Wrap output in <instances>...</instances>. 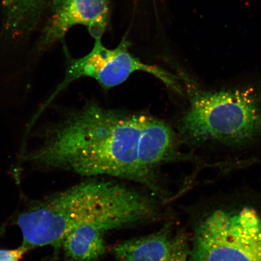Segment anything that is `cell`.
Wrapping results in <instances>:
<instances>
[{"mask_svg":"<svg viewBox=\"0 0 261 261\" xmlns=\"http://www.w3.org/2000/svg\"><path fill=\"white\" fill-rule=\"evenodd\" d=\"M189 101L178 124L181 142L228 150L261 144V88L194 89Z\"/></svg>","mask_w":261,"mask_h":261,"instance_id":"7a4b0ae2","label":"cell"},{"mask_svg":"<svg viewBox=\"0 0 261 261\" xmlns=\"http://www.w3.org/2000/svg\"><path fill=\"white\" fill-rule=\"evenodd\" d=\"M150 115L87 103L59 124L31 161L87 177H107L138 182L166 201L161 179L142 163V143Z\"/></svg>","mask_w":261,"mask_h":261,"instance_id":"6da1fadb","label":"cell"},{"mask_svg":"<svg viewBox=\"0 0 261 261\" xmlns=\"http://www.w3.org/2000/svg\"><path fill=\"white\" fill-rule=\"evenodd\" d=\"M170 261H192L188 238L182 231L175 234Z\"/></svg>","mask_w":261,"mask_h":261,"instance_id":"30bf717a","label":"cell"},{"mask_svg":"<svg viewBox=\"0 0 261 261\" xmlns=\"http://www.w3.org/2000/svg\"><path fill=\"white\" fill-rule=\"evenodd\" d=\"M174 236L169 221L154 233L117 244L113 253L119 261H170Z\"/></svg>","mask_w":261,"mask_h":261,"instance_id":"ba28073f","label":"cell"},{"mask_svg":"<svg viewBox=\"0 0 261 261\" xmlns=\"http://www.w3.org/2000/svg\"><path fill=\"white\" fill-rule=\"evenodd\" d=\"M48 0H2L5 30L10 38L24 37L37 25Z\"/></svg>","mask_w":261,"mask_h":261,"instance_id":"9c48e42d","label":"cell"},{"mask_svg":"<svg viewBox=\"0 0 261 261\" xmlns=\"http://www.w3.org/2000/svg\"><path fill=\"white\" fill-rule=\"evenodd\" d=\"M28 251L22 245L14 249H1L0 261H20Z\"/></svg>","mask_w":261,"mask_h":261,"instance_id":"8fae6325","label":"cell"},{"mask_svg":"<svg viewBox=\"0 0 261 261\" xmlns=\"http://www.w3.org/2000/svg\"><path fill=\"white\" fill-rule=\"evenodd\" d=\"M154 196L117 182L105 201L74 226L61 244L69 261H96L106 252L105 238L112 231L149 223L161 210Z\"/></svg>","mask_w":261,"mask_h":261,"instance_id":"3957f363","label":"cell"},{"mask_svg":"<svg viewBox=\"0 0 261 261\" xmlns=\"http://www.w3.org/2000/svg\"><path fill=\"white\" fill-rule=\"evenodd\" d=\"M191 254L192 261H261V214L212 212L196 227Z\"/></svg>","mask_w":261,"mask_h":261,"instance_id":"5b68a950","label":"cell"},{"mask_svg":"<svg viewBox=\"0 0 261 261\" xmlns=\"http://www.w3.org/2000/svg\"><path fill=\"white\" fill-rule=\"evenodd\" d=\"M109 20V0H52L50 16L42 33L40 47H50L76 25L86 26L95 40L101 39Z\"/></svg>","mask_w":261,"mask_h":261,"instance_id":"52a82bcc","label":"cell"},{"mask_svg":"<svg viewBox=\"0 0 261 261\" xmlns=\"http://www.w3.org/2000/svg\"><path fill=\"white\" fill-rule=\"evenodd\" d=\"M129 46L130 42L123 38L118 46L109 49L104 47L101 39H96L89 54L80 58L70 59L64 80L49 101L81 77L93 78L102 89L109 90L122 84L138 71L153 75L169 89L184 94L178 77L161 67L143 63L129 53Z\"/></svg>","mask_w":261,"mask_h":261,"instance_id":"8992f818","label":"cell"},{"mask_svg":"<svg viewBox=\"0 0 261 261\" xmlns=\"http://www.w3.org/2000/svg\"><path fill=\"white\" fill-rule=\"evenodd\" d=\"M116 182L89 179L29 208L16 221L22 246L29 250L47 246L61 248L67 234L105 201Z\"/></svg>","mask_w":261,"mask_h":261,"instance_id":"277c9868","label":"cell"}]
</instances>
